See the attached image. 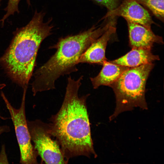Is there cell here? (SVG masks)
<instances>
[{"mask_svg":"<svg viewBox=\"0 0 164 164\" xmlns=\"http://www.w3.org/2000/svg\"><path fill=\"white\" fill-rule=\"evenodd\" d=\"M83 76L77 80L67 78L66 93L58 112L48 124L50 133L59 145L65 159L79 156H97L91 136L86 105L88 94L79 97Z\"/></svg>","mask_w":164,"mask_h":164,"instance_id":"1","label":"cell"},{"mask_svg":"<svg viewBox=\"0 0 164 164\" xmlns=\"http://www.w3.org/2000/svg\"><path fill=\"white\" fill-rule=\"evenodd\" d=\"M44 15L36 11L29 22L14 32L10 45L0 57V64L9 76L24 88L32 75L41 43L52 34L51 20L44 22Z\"/></svg>","mask_w":164,"mask_h":164,"instance_id":"2","label":"cell"},{"mask_svg":"<svg viewBox=\"0 0 164 164\" xmlns=\"http://www.w3.org/2000/svg\"><path fill=\"white\" fill-rule=\"evenodd\" d=\"M111 25L108 22L100 27L93 26L77 34L60 38L51 48L56 51L34 74L32 84L34 95L39 92L55 88L56 81L60 77L77 71L81 55L90 45Z\"/></svg>","mask_w":164,"mask_h":164,"instance_id":"3","label":"cell"},{"mask_svg":"<svg viewBox=\"0 0 164 164\" xmlns=\"http://www.w3.org/2000/svg\"><path fill=\"white\" fill-rule=\"evenodd\" d=\"M154 67L152 63L129 67L110 86L114 93L116 103L114 111L109 118L110 121L122 112L132 111L135 108L148 109L145 86Z\"/></svg>","mask_w":164,"mask_h":164,"instance_id":"4","label":"cell"},{"mask_svg":"<svg viewBox=\"0 0 164 164\" xmlns=\"http://www.w3.org/2000/svg\"><path fill=\"white\" fill-rule=\"evenodd\" d=\"M26 89H24L21 104L18 109L12 105L2 92L1 96L10 114L14 127L20 150V163L37 164L38 154L31 142L26 118L25 103Z\"/></svg>","mask_w":164,"mask_h":164,"instance_id":"5","label":"cell"},{"mask_svg":"<svg viewBox=\"0 0 164 164\" xmlns=\"http://www.w3.org/2000/svg\"><path fill=\"white\" fill-rule=\"evenodd\" d=\"M31 140L42 160L46 164H66L60 147L51 138L48 124L40 120L27 121Z\"/></svg>","mask_w":164,"mask_h":164,"instance_id":"6","label":"cell"},{"mask_svg":"<svg viewBox=\"0 0 164 164\" xmlns=\"http://www.w3.org/2000/svg\"><path fill=\"white\" fill-rule=\"evenodd\" d=\"M117 16L149 29H151L152 24L154 23L148 11L135 0H123L115 9L108 11L102 19L114 18Z\"/></svg>","mask_w":164,"mask_h":164,"instance_id":"7","label":"cell"},{"mask_svg":"<svg viewBox=\"0 0 164 164\" xmlns=\"http://www.w3.org/2000/svg\"><path fill=\"white\" fill-rule=\"evenodd\" d=\"M128 26L129 43L133 48L151 49L154 43H163L162 37L155 34L151 29L126 20Z\"/></svg>","mask_w":164,"mask_h":164,"instance_id":"8","label":"cell"},{"mask_svg":"<svg viewBox=\"0 0 164 164\" xmlns=\"http://www.w3.org/2000/svg\"><path fill=\"white\" fill-rule=\"evenodd\" d=\"M116 31L114 25L111 26L87 48L80 57L78 64L86 63L102 65L107 60L105 55L108 42Z\"/></svg>","mask_w":164,"mask_h":164,"instance_id":"9","label":"cell"},{"mask_svg":"<svg viewBox=\"0 0 164 164\" xmlns=\"http://www.w3.org/2000/svg\"><path fill=\"white\" fill-rule=\"evenodd\" d=\"M159 56L152 54L151 49L133 48L124 55L109 61L111 63L128 67H134L159 60Z\"/></svg>","mask_w":164,"mask_h":164,"instance_id":"10","label":"cell"},{"mask_svg":"<svg viewBox=\"0 0 164 164\" xmlns=\"http://www.w3.org/2000/svg\"><path fill=\"white\" fill-rule=\"evenodd\" d=\"M99 74L94 77H90L93 88H97L101 86L110 87L122 74L129 67L117 65L106 60Z\"/></svg>","mask_w":164,"mask_h":164,"instance_id":"11","label":"cell"},{"mask_svg":"<svg viewBox=\"0 0 164 164\" xmlns=\"http://www.w3.org/2000/svg\"><path fill=\"white\" fill-rule=\"evenodd\" d=\"M149 10L157 18L164 21V0H135Z\"/></svg>","mask_w":164,"mask_h":164,"instance_id":"12","label":"cell"},{"mask_svg":"<svg viewBox=\"0 0 164 164\" xmlns=\"http://www.w3.org/2000/svg\"><path fill=\"white\" fill-rule=\"evenodd\" d=\"M2 0H0V2ZM20 0H9L8 5L4 10L6 12L0 21L2 22V26H3L5 21L9 16L13 15L15 12L19 13L18 5ZM29 6L30 5V0H26Z\"/></svg>","mask_w":164,"mask_h":164,"instance_id":"13","label":"cell"},{"mask_svg":"<svg viewBox=\"0 0 164 164\" xmlns=\"http://www.w3.org/2000/svg\"><path fill=\"white\" fill-rule=\"evenodd\" d=\"M96 3L103 5L108 9L111 11L117 8L119 5V0H93Z\"/></svg>","mask_w":164,"mask_h":164,"instance_id":"14","label":"cell"},{"mask_svg":"<svg viewBox=\"0 0 164 164\" xmlns=\"http://www.w3.org/2000/svg\"><path fill=\"white\" fill-rule=\"evenodd\" d=\"M10 130V128L8 126H0V135L4 132H9Z\"/></svg>","mask_w":164,"mask_h":164,"instance_id":"15","label":"cell"},{"mask_svg":"<svg viewBox=\"0 0 164 164\" xmlns=\"http://www.w3.org/2000/svg\"><path fill=\"white\" fill-rule=\"evenodd\" d=\"M5 85L4 84H0V89H2L5 86Z\"/></svg>","mask_w":164,"mask_h":164,"instance_id":"16","label":"cell"},{"mask_svg":"<svg viewBox=\"0 0 164 164\" xmlns=\"http://www.w3.org/2000/svg\"><path fill=\"white\" fill-rule=\"evenodd\" d=\"M0 118H1L2 119L4 120L5 119V118L4 117H3V116H1L0 115Z\"/></svg>","mask_w":164,"mask_h":164,"instance_id":"17","label":"cell"}]
</instances>
